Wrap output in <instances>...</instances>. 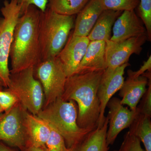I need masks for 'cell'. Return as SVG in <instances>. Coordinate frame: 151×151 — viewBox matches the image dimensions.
Instances as JSON below:
<instances>
[{"label":"cell","mask_w":151,"mask_h":151,"mask_svg":"<svg viewBox=\"0 0 151 151\" xmlns=\"http://www.w3.org/2000/svg\"><path fill=\"white\" fill-rule=\"evenodd\" d=\"M4 86H3L2 84L0 82V90H3L4 89Z\"/></svg>","instance_id":"32"},{"label":"cell","mask_w":151,"mask_h":151,"mask_svg":"<svg viewBox=\"0 0 151 151\" xmlns=\"http://www.w3.org/2000/svg\"><path fill=\"white\" fill-rule=\"evenodd\" d=\"M0 151H19L0 141Z\"/></svg>","instance_id":"30"},{"label":"cell","mask_w":151,"mask_h":151,"mask_svg":"<svg viewBox=\"0 0 151 151\" xmlns=\"http://www.w3.org/2000/svg\"><path fill=\"white\" fill-rule=\"evenodd\" d=\"M90 40L87 37L71 35L57 57L67 77L76 73Z\"/></svg>","instance_id":"12"},{"label":"cell","mask_w":151,"mask_h":151,"mask_svg":"<svg viewBox=\"0 0 151 151\" xmlns=\"http://www.w3.org/2000/svg\"><path fill=\"white\" fill-rule=\"evenodd\" d=\"M34 75L43 89V108L61 98L67 77L57 57L40 62L34 67Z\"/></svg>","instance_id":"8"},{"label":"cell","mask_w":151,"mask_h":151,"mask_svg":"<svg viewBox=\"0 0 151 151\" xmlns=\"http://www.w3.org/2000/svg\"><path fill=\"white\" fill-rule=\"evenodd\" d=\"M74 25V16L59 14L47 7L41 11L39 24L40 62L58 56Z\"/></svg>","instance_id":"3"},{"label":"cell","mask_w":151,"mask_h":151,"mask_svg":"<svg viewBox=\"0 0 151 151\" xmlns=\"http://www.w3.org/2000/svg\"><path fill=\"white\" fill-rule=\"evenodd\" d=\"M148 87L142 98L140 105L137 107L139 113L151 117V79L149 78Z\"/></svg>","instance_id":"26"},{"label":"cell","mask_w":151,"mask_h":151,"mask_svg":"<svg viewBox=\"0 0 151 151\" xmlns=\"http://www.w3.org/2000/svg\"><path fill=\"white\" fill-rule=\"evenodd\" d=\"M17 1L21 7L22 14L31 5L35 6L41 11L44 12L46 9L48 3L47 0H17Z\"/></svg>","instance_id":"28"},{"label":"cell","mask_w":151,"mask_h":151,"mask_svg":"<svg viewBox=\"0 0 151 151\" xmlns=\"http://www.w3.org/2000/svg\"><path fill=\"white\" fill-rule=\"evenodd\" d=\"M150 77V70L137 78H127L120 89L119 94L122 98L121 100L122 105H127L131 111H136L138 103L147 90L149 78Z\"/></svg>","instance_id":"14"},{"label":"cell","mask_w":151,"mask_h":151,"mask_svg":"<svg viewBox=\"0 0 151 151\" xmlns=\"http://www.w3.org/2000/svg\"><path fill=\"white\" fill-rule=\"evenodd\" d=\"M122 12L111 10L103 11L87 36L89 40L105 42L110 40L113 24Z\"/></svg>","instance_id":"18"},{"label":"cell","mask_w":151,"mask_h":151,"mask_svg":"<svg viewBox=\"0 0 151 151\" xmlns=\"http://www.w3.org/2000/svg\"><path fill=\"white\" fill-rule=\"evenodd\" d=\"M138 7L139 16L146 28L149 40H151V0H140Z\"/></svg>","instance_id":"24"},{"label":"cell","mask_w":151,"mask_h":151,"mask_svg":"<svg viewBox=\"0 0 151 151\" xmlns=\"http://www.w3.org/2000/svg\"><path fill=\"white\" fill-rule=\"evenodd\" d=\"M144 25L134 10L124 11L113 24V35L110 40L119 42L147 33Z\"/></svg>","instance_id":"13"},{"label":"cell","mask_w":151,"mask_h":151,"mask_svg":"<svg viewBox=\"0 0 151 151\" xmlns=\"http://www.w3.org/2000/svg\"><path fill=\"white\" fill-rule=\"evenodd\" d=\"M19 102L16 96L6 89L0 90V106L4 112L8 111Z\"/></svg>","instance_id":"27"},{"label":"cell","mask_w":151,"mask_h":151,"mask_svg":"<svg viewBox=\"0 0 151 151\" xmlns=\"http://www.w3.org/2000/svg\"><path fill=\"white\" fill-rule=\"evenodd\" d=\"M3 112H4V111H3V109H2L1 106H0V113H3Z\"/></svg>","instance_id":"33"},{"label":"cell","mask_w":151,"mask_h":151,"mask_svg":"<svg viewBox=\"0 0 151 151\" xmlns=\"http://www.w3.org/2000/svg\"><path fill=\"white\" fill-rule=\"evenodd\" d=\"M108 125L107 117L102 127L92 130L67 151H108L109 147L106 142Z\"/></svg>","instance_id":"17"},{"label":"cell","mask_w":151,"mask_h":151,"mask_svg":"<svg viewBox=\"0 0 151 151\" xmlns=\"http://www.w3.org/2000/svg\"><path fill=\"white\" fill-rule=\"evenodd\" d=\"M41 11L29 6L19 17L14 29L9 57L10 73H16L40 62L39 24Z\"/></svg>","instance_id":"2"},{"label":"cell","mask_w":151,"mask_h":151,"mask_svg":"<svg viewBox=\"0 0 151 151\" xmlns=\"http://www.w3.org/2000/svg\"><path fill=\"white\" fill-rule=\"evenodd\" d=\"M89 0H47V7L56 13L72 16L77 14Z\"/></svg>","instance_id":"21"},{"label":"cell","mask_w":151,"mask_h":151,"mask_svg":"<svg viewBox=\"0 0 151 151\" xmlns=\"http://www.w3.org/2000/svg\"><path fill=\"white\" fill-rule=\"evenodd\" d=\"M105 46L103 41H90L76 73L105 70L107 68Z\"/></svg>","instance_id":"16"},{"label":"cell","mask_w":151,"mask_h":151,"mask_svg":"<svg viewBox=\"0 0 151 151\" xmlns=\"http://www.w3.org/2000/svg\"><path fill=\"white\" fill-rule=\"evenodd\" d=\"M104 70L76 73L66 78L61 98L77 103L80 128L92 131L98 126L100 108L97 91Z\"/></svg>","instance_id":"1"},{"label":"cell","mask_w":151,"mask_h":151,"mask_svg":"<svg viewBox=\"0 0 151 151\" xmlns=\"http://www.w3.org/2000/svg\"><path fill=\"white\" fill-rule=\"evenodd\" d=\"M0 18V82L7 88L10 82L8 61L14 29L22 14L21 7L17 0H6L1 9Z\"/></svg>","instance_id":"6"},{"label":"cell","mask_w":151,"mask_h":151,"mask_svg":"<svg viewBox=\"0 0 151 151\" xmlns=\"http://www.w3.org/2000/svg\"><path fill=\"white\" fill-rule=\"evenodd\" d=\"M6 90L14 94L19 102L29 113L37 115L43 108L44 94L40 82L35 78L34 67L10 73Z\"/></svg>","instance_id":"5"},{"label":"cell","mask_w":151,"mask_h":151,"mask_svg":"<svg viewBox=\"0 0 151 151\" xmlns=\"http://www.w3.org/2000/svg\"><path fill=\"white\" fill-rule=\"evenodd\" d=\"M27 124L29 145L42 148L50 135V126L43 119L29 112Z\"/></svg>","instance_id":"19"},{"label":"cell","mask_w":151,"mask_h":151,"mask_svg":"<svg viewBox=\"0 0 151 151\" xmlns=\"http://www.w3.org/2000/svg\"><path fill=\"white\" fill-rule=\"evenodd\" d=\"M147 40V34L146 33L119 42L110 40L106 41L105 59L107 68L115 69L128 62L132 54H140L142 46Z\"/></svg>","instance_id":"9"},{"label":"cell","mask_w":151,"mask_h":151,"mask_svg":"<svg viewBox=\"0 0 151 151\" xmlns=\"http://www.w3.org/2000/svg\"><path fill=\"white\" fill-rule=\"evenodd\" d=\"M107 106L109 108L107 116L109 128L106 134V142L109 146L113 145L120 132L129 127L139 111L137 108L133 111L124 107L121 100L116 97L111 98Z\"/></svg>","instance_id":"11"},{"label":"cell","mask_w":151,"mask_h":151,"mask_svg":"<svg viewBox=\"0 0 151 151\" xmlns=\"http://www.w3.org/2000/svg\"><path fill=\"white\" fill-rule=\"evenodd\" d=\"M37 116L59 132L63 137L68 149L91 132L78 127L77 105L73 100L65 101L58 98L42 108Z\"/></svg>","instance_id":"4"},{"label":"cell","mask_w":151,"mask_h":151,"mask_svg":"<svg viewBox=\"0 0 151 151\" xmlns=\"http://www.w3.org/2000/svg\"><path fill=\"white\" fill-rule=\"evenodd\" d=\"M103 0H89L77 14L72 35L87 37L103 11Z\"/></svg>","instance_id":"15"},{"label":"cell","mask_w":151,"mask_h":151,"mask_svg":"<svg viewBox=\"0 0 151 151\" xmlns=\"http://www.w3.org/2000/svg\"><path fill=\"white\" fill-rule=\"evenodd\" d=\"M22 151H46L41 147L29 145L25 148Z\"/></svg>","instance_id":"31"},{"label":"cell","mask_w":151,"mask_h":151,"mask_svg":"<svg viewBox=\"0 0 151 151\" xmlns=\"http://www.w3.org/2000/svg\"><path fill=\"white\" fill-rule=\"evenodd\" d=\"M130 64L127 62L114 69L106 68L100 80L97 96L100 102V114L97 127H102L105 123V108L112 96L120 90L124 84V71Z\"/></svg>","instance_id":"10"},{"label":"cell","mask_w":151,"mask_h":151,"mask_svg":"<svg viewBox=\"0 0 151 151\" xmlns=\"http://www.w3.org/2000/svg\"><path fill=\"white\" fill-rule=\"evenodd\" d=\"M118 151V150H113V151Z\"/></svg>","instance_id":"34"},{"label":"cell","mask_w":151,"mask_h":151,"mask_svg":"<svg viewBox=\"0 0 151 151\" xmlns=\"http://www.w3.org/2000/svg\"><path fill=\"white\" fill-rule=\"evenodd\" d=\"M118 151H145L142 148L140 140L129 131L124 136V141Z\"/></svg>","instance_id":"25"},{"label":"cell","mask_w":151,"mask_h":151,"mask_svg":"<svg viewBox=\"0 0 151 151\" xmlns=\"http://www.w3.org/2000/svg\"><path fill=\"white\" fill-rule=\"evenodd\" d=\"M140 0H103L105 10L120 11L134 10L139 4Z\"/></svg>","instance_id":"22"},{"label":"cell","mask_w":151,"mask_h":151,"mask_svg":"<svg viewBox=\"0 0 151 151\" xmlns=\"http://www.w3.org/2000/svg\"><path fill=\"white\" fill-rule=\"evenodd\" d=\"M150 118L139 112L129 127V132L143 143L146 151H151Z\"/></svg>","instance_id":"20"},{"label":"cell","mask_w":151,"mask_h":151,"mask_svg":"<svg viewBox=\"0 0 151 151\" xmlns=\"http://www.w3.org/2000/svg\"><path fill=\"white\" fill-rule=\"evenodd\" d=\"M151 70V57H149L147 61L144 63L143 65L141 66L140 69L137 71H133L131 70H129L127 71L128 78H137L140 76L143 75L147 71Z\"/></svg>","instance_id":"29"},{"label":"cell","mask_w":151,"mask_h":151,"mask_svg":"<svg viewBox=\"0 0 151 151\" xmlns=\"http://www.w3.org/2000/svg\"><path fill=\"white\" fill-rule=\"evenodd\" d=\"M28 112L18 102L8 111L0 113V141L20 151L29 146Z\"/></svg>","instance_id":"7"},{"label":"cell","mask_w":151,"mask_h":151,"mask_svg":"<svg viewBox=\"0 0 151 151\" xmlns=\"http://www.w3.org/2000/svg\"><path fill=\"white\" fill-rule=\"evenodd\" d=\"M50 126V135L42 148L46 151H67L68 148L63 137L53 127Z\"/></svg>","instance_id":"23"}]
</instances>
